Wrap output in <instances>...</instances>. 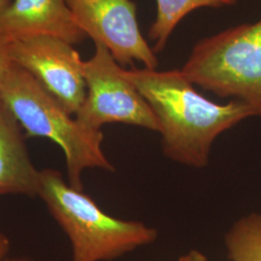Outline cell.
Segmentation results:
<instances>
[{
	"label": "cell",
	"instance_id": "cell-2",
	"mask_svg": "<svg viewBox=\"0 0 261 261\" xmlns=\"http://www.w3.org/2000/svg\"><path fill=\"white\" fill-rule=\"evenodd\" d=\"M0 99L16 117L27 138H46L65 155L68 183L84 191L87 168L114 171L103 153L102 130L84 126L25 70L12 63L0 85Z\"/></svg>",
	"mask_w": 261,
	"mask_h": 261
},
{
	"label": "cell",
	"instance_id": "cell-3",
	"mask_svg": "<svg viewBox=\"0 0 261 261\" xmlns=\"http://www.w3.org/2000/svg\"><path fill=\"white\" fill-rule=\"evenodd\" d=\"M43 199L53 218L68 236L72 261H111L154 242L156 229L105 213L84 191L66 182L54 168L41 170Z\"/></svg>",
	"mask_w": 261,
	"mask_h": 261
},
{
	"label": "cell",
	"instance_id": "cell-8",
	"mask_svg": "<svg viewBox=\"0 0 261 261\" xmlns=\"http://www.w3.org/2000/svg\"><path fill=\"white\" fill-rule=\"evenodd\" d=\"M0 30L10 37L48 35L72 45L86 38L66 0H13L0 16Z\"/></svg>",
	"mask_w": 261,
	"mask_h": 261
},
{
	"label": "cell",
	"instance_id": "cell-6",
	"mask_svg": "<svg viewBox=\"0 0 261 261\" xmlns=\"http://www.w3.org/2000/svg\"><path fill=\"white\" fill-rule=\"evenodd\" d=\"M12 62L32 75L48 93L75 115L86 96L84 60L63 39L48 35L11 37Z\"/></svg>",
	"mask_w": 261,
	"mask_h": 261
},
{
	"label": "cell",
	"instance_id": "cell-14",
	"mask_svg": "<svg viewBox=\"0 0 261 261\" xmlns=\"http://www.w3.org/2000/svg\"><path fill=\"white\" fill-rule=\"evenodd\" d=\"M178 261H208V259L202 252L192 250L186 254L182 255Z\"/></svg>",
	"mask_w": 261,
	"mask_h": 261
},
{
	"label": "cell",
	"instance_id": "cell-10",
	"mask_svg": "<svg viewBox=\"0 0 261 261\" xmlns=\"http://www.w3.org/2000/svg\"><path fill=\"white\" fill-rule=\"evenodd\" d=\"M237 0H157V16L149 30L150 40L155 42L153 50L164 49L180 20L194 10L201 7H224L233 5Z\"/></svg>",
	"mask_w": 261,
	"mask_h": 261
},
{
	"label": "cell",
	"instance_id": "cell-15",
	"mask_svg": "<svg viewBox=\"0 0 261 261\" xmlns=\"http://www.w3.org/2000/svg\"><path fill=\"white\" fill-rule=\"evenodd\" d=\"M13 0H0V16L3 14V12L7 9V7L12 3Z\"/></svg>",
	"mask_w": 261,
	"mask_h": 261
},
{
	"label": "cell",
	"instance_id": "cell-13",
	"mask_svg": "<svg viewBox=\"0 0 261 261\" xmlns=\"http://www.w3.org/2000/svg\"><path fill=\"white\" fill-rule=\"evenodd\" d=\"M10 250V241L6 234L0 229V261L6 259Z\"/></svg>",
	"mask_w": 261,
	"mask_h": 261
},
{
	"label": "cell",
	"instance_id": "cell-4",
	"mask_svg": "<svg viewBox=\"0 0 261 261\" xmlns=\"http://www.w3.org/2000/svg\"><path fill=\"white\" fill-rule=\"evenodd\" d=\"M182 73L220 97H233L261 116V19L197 43Z\"/></svg>",
	"mask_w": 261,
	"mask_h": 261
},
{
	"label": "cell",
	"instance_id": "cell-1",
	"mask_svg": "<svg viewBox=\"0 0 261 261\" xmlns=\"http://www.w3.org/2000/svg\"><path fill=\"white\" fill-rule=\"evenodd\" d=\"M154 112L162 135L163 153L193 168H204L215 140L224 130L252 116L250 106L234 100L219 105L198 93L181 70H125Z\"/></svg>",
	"mask_w": 261,
	"mask_h": 261
},
{
	"label": "cell",
	"instance_id": "cell-9",
	"mask_svg": "<svg viewBox=\"0 0 261 261\" xmlns=\"http://www.w3.org/2000/svg\"><path fill=\"white\" fill-rule=\"evenodd\" d=\"M25 133L0 99V196H39L41 170L33 165Z\"/></svg>",
	"mask_w": 261,
	"mask_h": 261
},
{
	"label": "cell",
	"instance_id": "cell-5",
	"mask_svg": "<svg viewBox=\"0 0 261 261\" xmlns=\"http://www.w3.org/2000/svg\"><path fill=\"white\" fill-rule=\"evenodd\" d=\"M86 96L75 118L92 130L122 123L160 132L149 105L124 74V68L107 47L95 44L90 59L84 62Z\"/></svg>",
	"mask_w": 261,
	"mask_h": 261
},
{
	"label": "cell",
	"instance_id": "cell-7",
	"mask_svg": "<svg viewBox=\"0 0 261 261\" xmlns=\"http://www.w3.org/2000/svg\"><path fill=\"white\" fill-rule=\"evenodd\" d=\"M75 24L94 44L107 47L121 66L141 62L156 70L158 58L140 32L132 0H66Z\"/></svg>",
	"mask_w": 261,
	"mask_h": 261
},
{
	"label": "cell",
	"instance_id": "cell-12",
	"mask_svg": "<svg viewBox=\"0 0 261 261\" xmlns=\"http://www.w3.org/2000/svg\"><path fill=\"white\" fill-rule=\"evenodd\" d=\"M10 42L9 35L0 30V85L13 63L10 58Z\"/></svg>",
	"mask_w": 261,
	"mask_h": 261
},
{
	"label": "cell",
	"instance_id": "cell-11",
	"mask_svg": "<svg viewBox=\"0 0 261 261\" xmlns=\"http://www.w3.org/2000/svg\"><path fill=\"white\" fill-rule=\"evenodd\" d=\"M230 261H261V214L238 220L225 235Z\"/></svg>",
	"mask_w": 261,
	"mask_h": 261
},
{
	"label": "cell",
	"instance_id": "cell-16",
	"mask_svg": "<svg viewBox=\"0 0 261 261\" xmlns=\"http://www.w3.org/2000/svg\"><path fill=\"white\" fill-rule=\"evenodd\" d=\"M4 261H38L34 259H30L28 257H16V258H6Z\"/></svg>",
	"mask_w": 261,
	"mask_h": 261
}]
</instances>
